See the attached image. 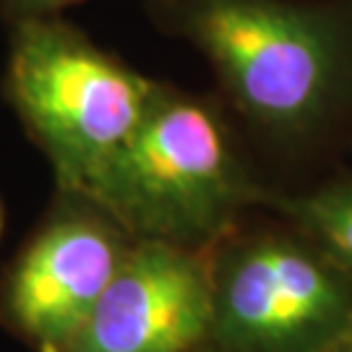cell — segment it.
Here are the masks:
<instances>
[{
	"label": "cell",
	"mask_w": 352,
	"mask_h": 352,
	"mask_svg": "<svg viewBox=\"0 0 352 352\" xmlns=\"http://www.w3.org/2000/svg\"><path fill=\"white\" fill-rule=\"evenodd\" d=\"M352 329V279L282 235L240 243L212 274L209 342L225 352H331Z\"/></svg>",
	"instance_id": "cell-4"
},
{
	"label": "cell",
	"mask_w": 352,
	"mask_h": 352,
	"mask_svg": "<svg viewBox=\"0 0 352 352\" xmlns=\"http://www.w3.org/2000/svg\"><path fill=\"white\" fill-rule=\"evenodd\" d=\"M102 219L81 214L55 219L13 266L6 314L39 352L71 347L126 256L118 232Z\"/></svg>",
	"instance_id": "cell-6"
},
{
	"label": "cell",
	"mask_w": 352,
	"mask_h": 352,
	"mask_svg": "<svg viewBox=\"0 0 352 352\" xmlns=\"http://www.w3.org/2000/svg\"><path fill=\"white\" fill-rule=\"evenodd\" d=\"M0 232H3V206H0Z\"/></svg>",
	"instance_id": "cell-10"
},
{
	"label": "cell",
	"mask_w": 352,
	"mask_h": 352,
	"mask_svg": "<svg viewBox=\"0 0 352 352\" xmlns=\"http://www.w3.org/2000/svg\"><path fill=\"white\" fill-rule=\"evenodd\" d=\"M331 352H352V329L347 331V337H344V340H342Z\"/></svg>",
	"instance_id": "cell-9"
},
{
	"label": "cell",
	"mask_w": 352,
	"mask_h": 352,
	"mask_svg": "<svg viewBox=\"0 0 352 352\" xmlns=\"http://www.w3.org/2000/svg\"><path fill=\"white\" fill-rule=\"evenodd\" d=\"M3 3V11L11 16L13 21H21V19H47L65 8V6H74L78 0H0Z\"/></svg>",
	"instance_id": "cell-8"
},
{
	"label": "cell",
	"mask_w": 352,
	"mask_h": 352,
	"mask_svg": "<svg viewBox=\"0 0 352 352\" xmlns=\"http://www.w3.org/2000/svg\"><path fill=\"white\" fill-rule=\"evenodd\" d=\"M227 91L261 126L300 133L331 107L350 42L337 13L289 0H177Z\"/></svg>",
	"instance_id": "cell-2"
},
{
	"label": "cell",
	"mask_w": 352,
	"mask_h": 352,
	"mask_svg": "<svg viewBox=\"0 0 352 352\" xmlns=\"http://www.w3.org/2000/svg\"><path fill=\"white\" fill-rule=\"evenodd\" d=\"M287 212L352 279V177L289 199Z\"/></svg>",
	"instance_id": "cell-7"
},
{
	"label": "cell",
	"mask_w": 352,
	"mask_h": 352,
	"mask_svg": "<svg viewBox=\"0 0 352 352\" xmlns=\"http://www.w3.org/2000/svg\"><path fill=\"white\" fill-rule=\"evenodd\" d=\"M245 196L214 110L160 87L136 133L84 199L139 240L190 248L212 238Z\"/></svg>",
	"instance_id": "cell-3"
},
{
	"label": "cell",
	"mask_w": 352,
	"mask_h": 352,
	"mask_svg": "<svg viewBox=\"0 0 352 352\" xmlns=\"http://www.w3.org/2000/svg\"><path fill=\"white\" fill-rule=\"evenodd\" d=\"M209 327L212 274L190 248L141 240L65 352H190Z\"/></svg>",
	"instance_id": "cell-5"
},
{
	"label": "cell",
	"mask_w": 352,
	"mask_h": 352,
	"mask_svg": "<svg viewBox=\"0 0 352 352\" xmlns=\"http://www.w3.org/2000/svg\"><path fill=\"white\" fill-rule=\"evenodd\" d=\"M160 87L47 19L13 26L8 97L65 190L87 196L136 133Z\"/></svg>",
	"instance_id": "cell-1"
}]
</instances>
